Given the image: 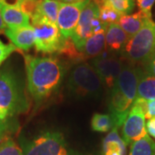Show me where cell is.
I'll return each instance as SVG.
<instances>
[{
    "label": "cell",
    "mask_w": 155,
    "mask_h": 155,
    "mask_svg": "<svg viewBox=\"0 0 155 155\" xmlns=\"http://www.w3.org/2000/svg\"><path fill=\"white\" fill-rule=\"evenodd\" d=\"M24 60L28 92L36 104H41L59 90L67 67L57 57L25 55Z\"/></svg>",
    "instance_id": "6da1fadb"
},
{
    "label": "cell",
    "mask_w": 155,
    "mask_h": 155,
    "mask_svg": "<svg viewBox=\"0 0 155 155\" xmlns=\"http://www.w3.org/2000/svg\"><path fill=\"white\" fill-rule=\"evenodd\" d=\"M141 69L131 63L125 64L114 87L111 89L109 97V110L115 122V127L118 128L123 124L137 97Z\"/></svg>",
    "instance_id": "7a4b0ae2"
},
{
    "label": "cell",
    "mask_w": 155,
    "mask_h": 155,
    "mask_svg": "<svg viewBox=\"0 0 155 155\" xmlns=\"http://www.w3.org/2000/svg\"><path fill=\"white\" fill-rule=\"evenodd\" d=\"M0 108L14 119L29 109V102L22 80L8 66L0 68Z\"/></svg>",
    "instance_id": "3957f363"
},
{
    "label": "cell",
    "mask_w": 155,
    "mask_h": 155,
    "mask_svg": "<svg viewBox=\"0 0 155 155\" xmlns=\"http://www.w3.org/2000/svg\"><path fill=\"white\" fill-rule=\"evenodd\" d=\"M70 94L78 98H97L103 91V82L92 66L85 62L75 64L68 80Z\"/></svg>",
    "instance_id": "277c9868"
},
{
    "label": "cell",
    "mask_w": 155,
    "mask_h": 155,
    "mask_svg": "<svg viewBox=\"0 0 155 155\" xmlns=\"http://www.w3.org/2000/svg\"><path fill=\"white\" fill-rule=\"evenodd\" d=\"M131 64L144 65L155 54V22L148 19L138 33L129 39L124 48Z\"/></svg>",
    "instance_id": "5b68a950"
},
{
    "label": "cell",
    "mask_w": 155,
    "mask_h": 155,
    "mask_svg": "<svg viewBox=\"0 0 155 155\" xmlns=\"http://www.w3.org/2000/svg\"><path fill=\"white\" fill-rule=\"evenodd\" d=\"M23 155H58L65 147L64 136L59 132H46L31 141H23Z\"/></svg>",
    "instance_id": "8992f818"
},
{
    "label": "cell",
    "mask_w": 155,
    "mask_h": 155,
    "mask_svg": "<svg viewBox=\"0 0 155 155\" xmlns=\"http://www.w3.org/2000/svg\"><path fill=\"white\" fill-rule=\"evenodd\" d=\"M35 47L42 54L58 53L65 38L62 36L56 23L44 22L35 26Z\"/></svg>",
    "instance_id": "52a82bcc"
},
{
    "label": "cell",
    "mask_w": 155,
    "mask_h": 155,
    "mask_svg": "<svg viewBox=\"0 0 155 155\" xmlns=\"http://www.w3.org/2000/svg\"><path fill=\"white\" fill-rule=\"evenodd\" d=\"M89 1L90 0H83L75 4L61 3L56 24L65 39L72 38L73 32L77 27L80 14Z\"/></svg>",
    "instance_id": "ba28073f"
},
{
    "label": "cell",
    "mask_w": 155,
    "mask_h": 155,
    "mask_svg": "<svg viewBox=\"0 0 155 155\" xmlns=\"http://www.w3.org/2000/svg\"><path fill=\"white\" fill-rule=\"evenodd\" d=\"M97 17H99V6L96 0H90L80 14L77 27L72 36V41L81 53L86 40L92 35L91 22Z\"/></svg>",
    "instance_id": "9c48e42d"
},
{
    "label": "cell",
    "mask_w": 155,
    "mask_h": 155,
    "mask_svg": "<svg viewBox=\"0 0 155 155\" xmlns=\"http://www.w3.org/2000/svg\"><path fill=\"white\" fill-rule=\"evenodd\" d=\"M145 120L146 117L143 110L139 106L132 104L130 111L122 124V140L126 145L132 144L147 134Z\"/></svg>",
    "instance_id": "30bf717a"
},
{
    "label": "cell",
    "mask_w": 155,
    "mask_h": 155,
    "mask_svg": "<svg viewBox=\"0 0 155 155\" xmlns=\"http://www.w3.org/2000/svg\"><path fill=\"white\" fill-rule=\"evenodd\" d=\"M124 65L123 61L116 56L102 57L101 55L95 58L91 63L103 84L111 89L114 87Z\"/></svg>",
    "instance_id": "8fae6325"
},
{
    "label": "cell",
    "mask_w": 155,
    "mask_h": 155,
    "mask_svg": "<svg viewBox=\"0 0 155 155\" xmlns=\"http://www.w3.org/2000/svg\"><path fill=\"white\" fill-rule=\"evenodd\" d=\"M5 35L16 48L28 51L35 45V29L29 25L22 28H6Z\"/></svg>",
    "instance_id": "7c38bea8"
},
{
    "label": "cell",
    "mask_w": 155,
    "mask_h": 155,
    "mask_svg": "<svg viewBox=\"0 0 155 155\" xmlns=\"http://www.w3.org/2000/svg\"><path fill=\"white\" fill-rule=\"evenodd\" d=\"M61 5L57 0H41L38 12L31 18L33 27L44 22L56 23Z\"/></svg>",
    "instance_id": "4fadbf2b"
},
{
    "label": "cell",
    "mask_w": 155,
    "mask_h": 155,
    "mask_svg": "<svg viewBox=\"0 0 155 155\" xmlns=\"http://www.w3.org/2000/svg\"><path fill=\"white\" fill-rule=\"evenodd\" d=\"M130 37L118 23L110 24L105 32V49L110 53L124 50Z\"/></svg>",
    "instance_id": "5bb4252c"
},
{
    "label": "cell",
    "mask_w": 155,
    "mask_h": 155,
    "mask_svg": "<svg viewBox=\"0 0 155 155\" xmlns=\"http://www.w3.org/2000/svg\"><path fill=\"white\" fill-rule=\"evenodd\" d=\"M0 12L7 28H22L30 25L29 17L24 14L19 8L1 6Z\"/></svg>",
    "instance_id": "9a60e30c"
},
{
    "label": "cell",
    "mask_w": 155,
    "mask_h": 155,
    "mask_svg": "<svg viewBox=\"0 0 155 155\" xmlns=\"http://www.w3.org/2000/svg\"><path fill=\"white\" fill-rule=\"evenodd\" d=\"M152 17H147L143 12L139 11L132 15H123L121 17L118 24L125 31V33L131 38L137 34L143 27L146 22Z\"/></svg>",
    "instance_id": "2e32d148"
},
{
    "label": "cell",
    "mask_w": 155,
    "mask_h": 155,
    "mask_svg": "<svg viewBox=\"0 0 155 155\" xmlns=\"http://www.w3.org/2000/svg\"><path fill=\"white\" fill-rule=\"evenodd\" d=\"M105 49V33H98L90 36L82 50L84 60L97 58L102 55Z\"/></svg>",
    "instance_id": "e0dca14e"
},
{
    "label": "cell",
    "mask_w": 155,
    "mask_h": 155,
    "mask_svg": "<svg viewBox=\"0 0 155 155\" xmlns=\"http://www.w3.org/2000/svg\"><path fill=\"white\" fill-rule=\"evenodd\" d=\"M146 100L155 99V77L148 74L141 69L140 75L137 97Z\"/></svg>",
    "instance_id": "ac0fdd59"
},
{
    "label": "cell",
    "mask_w": 155,
    "mask_h": 155,
    "mask_svg": "<svg viewBox=\"0 0 155 155\" xmlns=\"http://www.w3.org/2000/svg\"><path fill=\"white\" fill-rule=\"evenodd\" d=\"M109 150H117L122 155L127 153V145L120 137L117 127H114L103 141V153Z\"/></svg>",
    "instance_id": "d6986e66"
},
{
    "label": "cell",
    "mask_w": 155,
    "mask_h": 155,
    "mask_svg": "<svg viewBox=\"0 0 155 155\" xmlns=\"http://www.w3.org/2000/svg\"><path fill=\"white\" fill-rule=\"evenodd\" d=\"M58 54L75 64L85 61L83 54L76 48L72 38H67L64 40L62 47Z\"/></svg>",
    "instance_id": "ffe728a7"
},
{
    "label": "cell",
    "mask_w": 155,
    "mask_h": 155,
    "mask_svg": "<svg viewBox=\"0 0 155 155\" xmlns=\"http://www.w3.org/2000/svg\"><path fill=\"white\" fill-rule=\"evenodd\" d=\"M129 155H155V142L147 134L131 144Z\"/></svg>",
    "instance_id": "44dd1931"
},
{
    "label": "cell",
    "mask_w": 155,
    "mask_h": 155,
    "mask_svg": "<svg viewBox=\"0 0 155 155\" xmlns=\"http://www.w3.org/2000/svg\"><path fill=\"white\" fill-rule=\"evenodd\" d=\"M91 127L96 132L105 133L115 127V122L110 115L96 113L91 117Z\"/></svg>",
    "instance_id": "7402d4cb"
},
{
    "label": "cell",
    "mask_w": 155,
    "mask_h": 155,
    "mask_svg": "<svg viewBox=\"0 0 155 155\" xmlns=\"http://www.w3.org/2000/svg\"><path fill=\"white\" fill-rule=\"evenodd\" d=\"M96 1L99 6L100 20L108 26H110V24L118 23L122 15L120 13H118L116 10H114L110 6L107 5L104 3H101L97 0H96Z\"/></svg>",
    "instance_id": "603a6c76"
},
{
    "label": "cell",
    "mask_w": 155,
    "mask_h": 155,
    "mask_svg": "<svg viewBox=\"0 0 155 155\" xmlns=\"http://www.w3.org/2000/svg\"><path fill=\"white\" fill-rule=\"evenodd\" d=\"M107 5L112 7L122 16L128 15L134 9L135 2L134 0H97Z\"/></svg>",
    "instance_id": "cb8c5ba5"
},
{
    "label": "cell",
    "mask_w": 155,
    "mask_h": 155,
    "mask_svg": "<svg viewBox=\"0 0 155 155\" xmlns=\"http://www.w3.org/2000/svg\"><path fill=\"white\" fill-rule=\"evenodd\" d=\"M15 119L11 118L0 108V140L7 137V134L16 129Z\"/></svg>",
    "instance_id": "d4e9b609"
},
{
    "label": "cell",
    "mask_w": 155,
    "mask_h": 155,
    "mask_svg": "<svg viewBox=\"0 0 155 155\" xmlns=\"http://www.w3.org/2000/svg\"><path fill=\"white\" fill-rule=\"evenodd\" d=\"M0 155H23L19 146L8 136L0 140Z\"/></svg>",
    "instance_id": "484cf974"
},
{
    "label": "cell",
    "mask_w": 155,
    "mask_h": 155,
    "mask_svg": "<svg viewBox=\"0 0 155 155\" xmlns=\"http://www.w3.org/2000/svg\"><path fill=\"white\" fill-rule=\"evenodd\" d=\"M40 1L41 0H22L19 9L29 18H32L38 12Z\"/></svg>",
    "instance_id": "4316f807"
},
{
    "label": "cell",
    "mask_w": 155,
    "mask_h": 155,
    "mask_svg": "<svg viewBox=\"0 0 155 155\" xmlns=\"http://www.w3.org/2000/svg\"><path fill=\"white\" fill-rule=\"evenodd\" d=\"M16 50L17 48L14 45L5 44L2 40H0V67Z\"/></svg>",
    "instance_id": "83f0119b"
},
{
    "label": "cell",
    "mask_w": 155,
    "mask_h": 155,
    "mask_svg": "<svg viewBox=\"0 0 155 155\" xmlns=\"http://www.w3.org/2000/svg\"><path fill=\"white\" fill-rule=\"evenodd\" d=\"M154 4L155 0H137V5L140 11L149 17H152V8Z\"/></svg>",
    "instance_id": "f1b7e54d"
},
{
    "label": "cell",
    "mask_w": 155,
    "mask_h": 155,
    "mask_svg": "<svg viewBox=\"0 0 155 155\" xmlns=\"http://www.w3.org/2000/svg\"><path fill=\"white\" fill-rule=\"evenodd\" d=\"M145 117L148 120L155 118V99L147 100L145 108Z\"/></svg>",
    "instance_id": "f546056e"
},
{
    "label": "cell",
    "mask_w": 155,
    "mask_h": 155,
    "mask_svg": "<svg viewBox=\"0 0 155 155\" xmlns=\"http://www.w3.org/2000/svg\"><path fill=\"white\" fill-rule=\"evenodd\" d=\"M142 69L148 74L155 77V54L147 63H145Z\"/></svg>",
    "instance_id": "4dcf8cb0"
},
{
    "label": "cell",
    "mask_w": 155,
    "mask_h": 155,
    "mask_svg": "<svg viewBox=\"0 0 155 155\" xmlns=\"http://www.w3.org/2000/svg\"><path fill=\"white\" fill-rule=\"evenodd\" d=\"M146 129H147V132L153 138L155 139V118H152L148 120V122L146 124Z\"/></svg>",
    "instance_id": "1f68e13d"
},
{
    "label": "cell",
    "mask_w": 155,
    "mask_h": 155,
    "mask_svg": "<svg viewBox=\"0 0 155 155\" xmlns=\"http://www.w3.org/2000/svg\"><path fill=\"white\" fill-rule=\"evenodd\" d=\"M22 0H2V5L11 8H19ZM0 6V7H1Z\"/></svg>",
    "instance_id": "d6a6232c"
},
{
    "label": "cell",
    "mask_w": 155,
    "mask_h": 155,
    "mask_svg": "<svg viewBox=\"0 0 155 155\" xmlns=\"http://www.w3.org/2000/svg\"><path fill=\"white\" fill-rule=\"evenodd\" d=\"M104 155H122L121 153L117 150H109L104 153Z\"/></svg>",
    "instance_id": "836d02e7"
},
{
    "label": "cell",
    "mask_w": 155,
    "mask_h": 155,
    "mask_svg": "<svg viewBox=\"0 0 155 155\" xmlns=\"http://www.w3.org/2000/svg\"><path fill=\"white\" fill-rule=\"evenodd\" d=\"M6 28L5 25L4 23V21H3V18H2V16H1V12H0V33H3L5 32V29Z\"/></svg>",
    "instance_id": "e575fe53"
},
{
    "label": "cell",
    "mask_w": 155,
    "mask_h": 155,
    "mask_svg": "<svg viewBox=\"0 0 155 155\" xmlns=\"http://www.w3.org/2000/svg\"><path fill=\"white\" fill-rule=\"evenodd\" d=\"M61 1L63 4H75V3L81 2L83 0H61Z\"/></svg>",
    "instance_id": "d590c367"
},
{
    "label": "cell",
    "mask_w": 155,
    "mask_h": 155,
    "mask_svg": "<svg viewBox=\"0 0 155 155\" xmlns=\"http://www.w3.org/2000/svg\"><path fill=\"white\" fill-rule=\"evenodd\" d=\"M58 155H68V153H67V149L65 148V147H63L62 149L61 150V152H60V153Z\"/></svg>",
    "instance_id": "8d00e7d4"
},
{
    "label": "cell",
    "mask_w": 155,
    "mask_h": 155,
    "mask_svg": "<svg viewBox=\"0 0 155 155\" xmlns=\"http://www.w3.org/2000/svg\"><path fill=\"white\" fill-rule=\"evenodd\" d=\"M2 5V0H0V6Z\"/></svg>",
    "instance_id": "74e56055"
},
{
    "label": "cell",
    "mask_w": 155,
    "mask_h": 155,
    "mask_svg": "<svg viewBox=\"0 0 155 155\" xmlns=\"http://www.w3.org/2000/svg\"><path fill=\"white\" fill-rule=\"evenodd\" d=\"M57 1H58V0H57Z\"/></svg>",
    "instance_id": "f35d334b"
}]
</instances>
